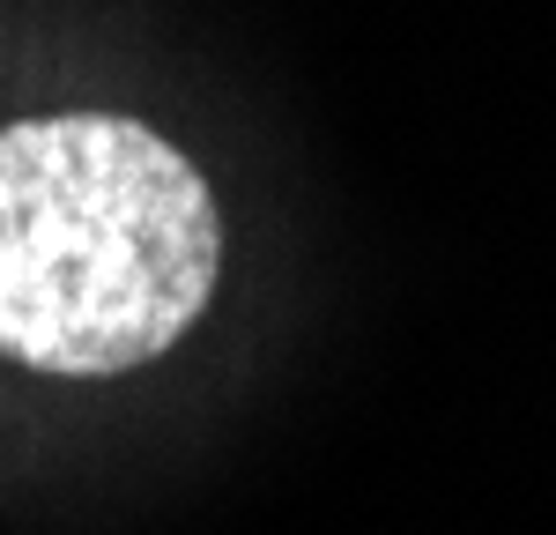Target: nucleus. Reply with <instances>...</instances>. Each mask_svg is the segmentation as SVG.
<instances>
[{
    "label": "nucleus",
    "instance_id": "1",
    "mask_svg": "<svg viewBox=\"0 0 556 535\" xmlns=\"http://www.w3.org/2000/svg\"><path fill=\"white\" fill-rule=\"evenodd\" d=\"M223 223L193 157L127 112L0 127V357L104 380L208 312Z\"/></svg>",
    "mask_w": 556,
    "mask_h": 535
}]
</instances>
